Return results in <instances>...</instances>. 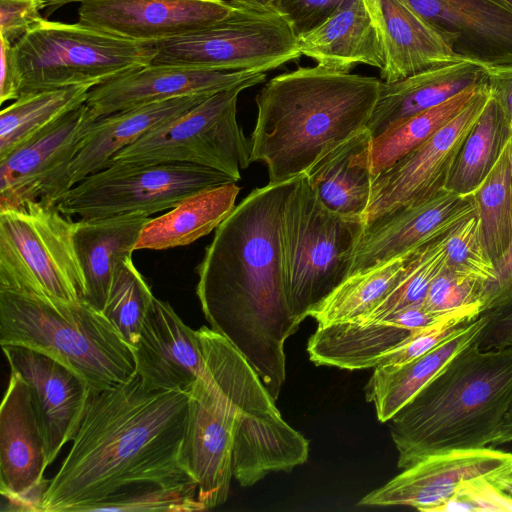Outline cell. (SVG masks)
<instances>
[{
    "instance_id": "30",
    "label": "cell",
    "mask_w": 512,
    "mask_h": 512,
    "mask_svg": "<svg viewBox=\"0 0 512 512\" xmlns=\"http://www.w3.org/2000/svg\"><path fill=\"white\" fill-rule=\"evenodd\" d=\"M371 141L367 128L323 155L304 174L329 210L363 220L374 181Z\"/></svg>"
},
{
    "instance_id": "6",
    "label": "cell",
    "mask_w": 512,
    "mask_h": 512,
    "mask_svg": "<svg viewBox=\"0 0 512 512\" xmlns=\"http://www.w3.org/2000/svg\"><path fill=\"white\" fill-rule=\"evenodd\" d=\"M204 373L235 407L233 477L243 487L267 474L290 471L307 461L309 442L281 416L275 400L244 355L225 337L196 330Z\"/></svg>"
},
{
    "instance_id": "18",
    "label": "cell",
    "mask_w": 512,
    "mask_h": 512,
    "mask_svg": "<svg viewBox=\"0 0 512 512\" xmlns=\"http://www.w3.org/2000/svg\"><path fill=\"white\" fill-rule=\"evenodd\" d=\"M46 443L27 383L15 371L0 407V492L14 510L37 511L49 481Z\"/></svg>"
},
{
    "instance_id": "46",
    "label": "cell",
    "mask_w": 512,
    "mask_h": 512,
    "mask_svg": "<svg viewBox=\"0 0 512 512\" xmlns=\"http://www.w3.org/2000/svg\"><path fill=\"white\" fill-rule=\"evenodd\" d=\"M487 322L477 342L481 349H503L512 347V306L482 313Z\"/></svg>"
},
{
    "instance_id": "52",
    "label": "cell",
    "mask_w": 512,
    "mask_h": 512,
    "mask_svg": "<svg viewBox=\"0 0 512 512\" xmlns=\"http://www.w3.org/2000/svg\"><path fill=\"white\" fill-rule=\"evenodd\" d=\"M512 4V0H508Z\"/></svg>"
},
{
    "instance_id": "21",
    "label": "cell",
    "mask_w": 512,
    "mask_h": 512,
    "mask_svg": "<svg viewBox=\"0 0 512 512\" xmlns=\"http://www.w3.org/2000/svg\"><path fill=\"white\" fill-rule=\"evenodd\" d=\"M258 78L266 72L149 64L94 86L85 104L99 118L176 97L213 95Z\"/></svg>"
},
{
    "instance_id": "43",
    "label": "cell",
    "mask_w": 512,
    "mask_h": 512,
    "mask_svg": "<svg viewBox=\"0 0 512 512\" xmlns=\"http://www.w3.org/2000/svg\"><path fill=\"white\" fill-rule=\"evenodd\" d=\"M345 0H275V11L301 35L322 24Z\"/></svg>"
},
{
    "instance_id": "19",
    "label": "cell",
    "mask_w": 512,
    "mask_h": 512,
    "mask_svg": "<svg viewBox=\"0 0 512 512\" xmlns=\"http://www.w3.org/2000/svg\"><path fill=\"white\" fill-rule=\"evenodd\" d=\"M11 371L27 383L50 465L74 438L90 394L88 383L59 361L21 346H2Z\"/></svg>"
},
{
    "instance_id": "38",
    "label": "cell",
    "mask_w": 512,
    "mask_h": 512,
    "mask_svg": "<svg viewBox=\"0 0 512 512\" xmlns=\"http://www.w3.org/2000/svg\"><path fill=\"white\" fill-rule=\"evenodd\" d=\"M154 298L132 257L118 263L102 312L133 349L137 346L144 319Z\"/></svg>"
},
{
    "instance_id": "17",
    "label": "cell",
    "mask_w": 512,
    "mask_h": 512,
    "mask_svg": "<svg viewBox=\"0 0 512 512\" xmlns=\"http://www.w3.org/2000/svg\"><path fill=\"white\" fill-rule=\"evenodd\" d=\"M78 22L143 44L181 37L245 9L226 0H81Z\"/></svg>"
},
{
    "instance_id": "26",
    "label": "cell",
    "mask_w": 512,
    "mask_h": 512,
    "mask_svg": "<svg viewBox=\"0 0 512 512\" xmlns=\"http://www.w3.org/2000/svg\"><path fill=\"white\" fill-rule=\"evenodd\" d=\"M210 96H181L97 118L70 164L67 175L68 190L86 176L104 169L123 148Z\"/></svg>"
},
{
    "instance_id": "27",
    "label": "cell",
    "mask_w": 512,
    "mask_h": 512,
    "mask_svg": "<svg viewBox=\"0 0 512 512\" xmlns=\"http://www.w3.org/2000/svg\"><path fill=\"white\" fill-rule=\"evenodd\" d=\"M371 1L384 46L383 82H396L463 60L454 54L438 31L403 0Z\"/></svg>"
},
{
    "instance_id": "4",
    "label": "cell",
    "mask_w": 512,
    "mask_h": 512,
    "mask_svg": "<svg viewBox=\"0 0 512 512\" xmlns=\"http://www.w3.org/2000/svg\"><path fill=\"white\" fill-rule=\"evenodd\" d=\"M512 404V347L462 349L388 422L404 469L434 454L490 446Z\"/></svg>"
},
{
    "instance_id": "53",
    "label": "cell",
    "mask_w": 512,
    "mask_h": 512,
    "mask_svg": "<svg viewBox=\"0 0 512 512\" xmlns=\"http://www.w3.org/2000/svg\"><path fill=\"white\" fill-rule=\"evenodd\" d=\"M510 493L512 494V490L510 491Z\"/></svg>"
},
{
    "instance_id": "37",
    "label": "cell",
    "mask_w": 512,
    "mask_h": 512,
    "mask_svg": "<svg viewBox=\"0 0 512 512\" xmlns=\"http://www.w3.org/2000/svg\"><path fill=\"white\" fill-rule=\"evenodd\" d=\"M511 135L502 113L490 97L458 153L445 189L463 196L475 190Z\"/></svg>"
},
{
    "instance_id": "16",
    "label": "cell",
    "mask_w": 512,
    "mask_h": 512,
    "mask_svg": "<svg viewBox=\"0 0 512 512\" xmlns=\"http://www.w3.org/2000/svg\"><path fill=\"white\" fill-rule=\"evenodd\" d=\"M235 407L204 373L190 390L182 464L197 484V498L206 509L223 504L233 477Z\"/></svg>"
},
{
    "instance_id": "44",
    "label": "cell",
    "mask_w": 512,
    "mask_h": 512,
    "mask_svg": "<svg viewBox=\"0 0 512 512\" xmlns=\"http://www.w3.org/2000/svg\"><path fill=\"white\" fill-rule=\"evenodd\" d=\"M42 0H0V37L12 45L40 24Z\"/></svg>"
},
{
    "instance_id": "42",
    "label": "cell",
    "mask_w": 512,
    "mask_h": 512,
    "mask_svg": "<svg viewBox=\"0 0 512 512\" xmlns=\"http://www.w3.org/2000/svg\"><path fill=\"white\" fill-rule=\"evenodd\" d=\"M484 287L483 283L456 274L444 266L431 282L422 304L433 313H445L474 304H482L483 307Z\"/></svg>"
},
{
    "instance_id": "51",
    "label": "cell",
    "mask_w": 512,
    "mask_h": 512,
    "mask_svg": "<svg viewBox=\"0 0 512 512\" xmlns=\"http://www.w3.org/2000/svg\"><path fill=\"white\" fill-rule=\"evenodd\" d=\"M46 7L52 8V11L71 2H80L81 0H42Z\"/></svg>"
},
{
    "instance_id": "11",
    "label": "cell",
    "mask_w": 512,
    "mask_h": 512,
    "mask_svg": "<svg viewBox=\"0 0 512 512\" xmlns=\"http://www.w3.org/2000/svg\"><path fill=\"white\" fill-rule=\"evenodd\" d=\"M236 182L227 174L184 163H111L66 191L56 204L68 218L96 220L173 208L204 189Z\"/></svg>"
},
{
    "instance_id": "13",
    "label": "cell",
    "mask_w": 512,
    "mask_h": 512,
    "mask_svg": "<svg viewBox=\"0 0 512 512\" xmlns=\"http://www.w3.org/2000/svg\"><path fill=\"white\" fill-rule=\"evenodd\" d=\"M512 490V453L487 446L427 456L365 495L361 506L443 512L454 500Z\"/></svg>"
},
{
    "instance_id": "25",
    "label": "cell",
    "mask_w": 512,
    "mask_h": 512,
    "mask_svg": "<svg viewBox=\"0 0 512 512\" xmlns=\"http://www.w3.org/2000/svg\"><path fill=\"white\" fill-rule=\"evenodd\" d=\"M298 49L317 65L350 72L358 64L385 67L381 31L371 0H345L327 20L297 36Z\"/></svg>"
},
{
    "instance_id": "29",
    "label": "cell",
    "mask_w": 512,
    "mask_h": 512,
    "mask_svg": "<svg viewBox=\"0 0 512 512\" xmlns=\"http://www.w3.org/2000/svg\"><path fill=\"white\" fill-rule=\"evenodd\" d=\"M483 84H487L485 66L469 60L436 66L392 83L382 81L367 128L374 138L401 119Z\"/></svg>"
},
{
    "instance_id": "5",
    "label": "cell",
    "mask_w": 512,
    "mask_h": 512,
    "mask_svg": "<svg viewBox=\"0 0 512 512\" xmlns=\"http://www.w3.org/2000/svg\"><path fill=\"white\" fill-rule=\"evenodd\" d=\"M0 344L43 353L67 366L90 391L130 382L136 376L134 349L86 301L61 303L0 287Z\"/></svg>"
},
{
    "instance_id": "7",
    "label": "cell",
    "mask_w": 512,
    "mask_h": 512,
    "mask_svg": "<svg viewBox=\"0 0 512 512\" xmlns=\"http://www.w3.org/2000/svg\"><path fill=\"white\" fill-rule=\"evenodd\" d=\"M365 225L358 217L329 210L306 176L284 202L281 245L291 311L302 322L351 273Z\"/></svg>"
},
{
    "instance_id": "45",
    "label": "cell",
    "mask_w": 512,
    "mask_h": 512,
    "mask_svg": "<svg viewBox=\"0 0 512 512\" xmlns=\"http://www.w3.org/2000/svg\"><path fill=\"white\" fill-rule=\"evenodd\" d=\"M494 265L496 275L484 288L482 313L512 306V242Z\"/></svg>"
},
{
    "instance_id": "28",
    "label": "cell",
    "mask_w": 512,
    "mask_h": 512,
    "mask_svg": "<svg viewBox=\"0 0 512 512\" xmlns=\"http://www.w3.org/2000/svg\"><path fill=\"white\" fill-rule=\"evenodd\" d=\"M149 220L145 214L129 213L74 222V246L85 280L84 301L97 310H104L116 266L132 257Z\"/></svg>"
},
{
    "instance_id": "49",
    "label": "cell",
    "mask_w": 512,
    "mask_h": 512,
    "mask_svg": "<svg viewBox=\"0 0 512 512\" xmlns=\"http://www.w3.org/2000/svg\"><path fill=\"white\" fill-rule=\"evenodd\" d=\"M512 441V404L501 423L497 435L490 446H498Z\"/></svg>"
},
{
    "instance_id": "35",
    "label": "cell",
    "mask_w": 512,
    "mask_h": 512,
    "mask_svg": "<svg viewBox=\"0 0 512 512\" xmlns=\"http://www.w3.org/2000/svg\"><path fill=\"white\" fill-rule=\"evenodd\" d=\"M465 196L475 205L483 245L495 262L512 242V135L485 179Z\"/></svg>"
},
{
    "instance_id": "33",
    "label": "cell",
    "mask_w": 512,
    "mask_h": 512,
    "mask_svg": "<svg viewBox=\"0 0 512 512\" xmlns=\"http://www.w3.org/2000/svg\"><path fill=\"white\" fill-rule=\"evenodd\" d=\"M420 248L349 275L310 311L309 316L318 325L365 318L396 286L410 259Z\"/></svg>"
},
{
    "instance_id": "12",
    "label": "cell",
    "mask_w": 512,
    "mask_h": 512,
    "mask_svg": "<svg viewBox=\"0 0 512 512\" xmlns=\"http://www.w3.org/2000/svg\"><path fill=\"white\" fill-rule=\"evenodd\" d=\"M151 64L267 72L301 57L297 35L277 12L243 9L193 33L155 43Z\"/></svg>"
},
{
    "instance_id": "41",
    "label": "cell",
    "mask_w": 512,
    "mask_h": 512,
    "mask_svg": "<svg viewBox=\"0 0 512 512\" xmlns=\"http://www.w3.org/2000/svg\"><path fill=\"white\" fill-rule=\"evenodd\" d=\"M445 267L485 286L495 279V265L483 245L476 213L447 233Z\"/></svg>"
},
{
    "instance_id": "9",
    "label": "cell",
    "mask_w": 512,
    "mask_h": 512,
    "mask_svg": "<svg viewBox=\"0 0 512 512\" xmlns=\"http://www.w3.org/2000/svg\"><path fill=\"white\" fill-rule=\"evenodd\" d=\"M73 231L74 222L56 205L27 201L0 208V287L53 302L83 301L85 280Z\"/></svg>"
},
{
    "instance_id": "23",
    "label": "cell",
    "mask_w": 512,
    "mask_h": 512,
    "mask_svg": "<svg viewBox=\"0 0 512 512\" xmlns=\"http://www.w3.org/2000/svg\"><path fill=\"white\" fill-rule=\"evenodd\" d=\"M451 311L433 313L418 304L371 322L318 325L308 341L307 351L317 365L347 370L375 368L413 331L442 319Z\"/></svg>"
},
{
    "instance_id": "34",
    "label": "cell",
    "mask_w": 512,
    "mask_h": 512,
    "mask_svg": "<svg viewBox=\"0 0 512 512\" xmlns=\"http://www.w3.org/2000/svg\"><path fill=\"white\" fill-rule=\"evenodd\" d=\"M91 84L21 94L0 113V159L86 103Z\"/></svg>"
},
{
    "instance_id": "15",
    "label": "cell",
    "mask_w": 512,
    "mask_h": 512,
    "mask_svg": "<svg viewBox=\"0 0 512 512\" xmlns=\"http://www.w3.org/2000/svg\"><path fill=\"white\" fill-rule=\"evenodd\" d=\"M97 117L83 104L0 159V208L27 201L56 205L71 162Z\"/></svg>"
},
{
    "instance_id": "8",
    "label": "cell",
    "mask_w": 512,
    "mask_h": 512,
    "mask_svg": "<svg viewBox=\"0 0 512 512\" xmlns=\"http://www.w3.org/2000/svg\"><path fill=\"white\" fill-rule=\"evenodd\" d=\"M156 52L154 44L134 42L79 22L46 19L12 45L21 94L81 84L97 86L151 64Z\"/></svg>"
},
{
    "instance_id": "14",
    "label": "cell",
    "mask_w": 512,
    "mask_h": 512,
    "mask_svg": "<svg viewBox=\"0 0 512 512\" xmlns=\"http://www.w3.org/2000/svg\"><path fill=\"white\" fill-rule=\"evenodd\" d=\"M490 97L485 84L455 118L375 177L365 227L445 189L458 153Z\"/></svg>"
},
{
    "instance_id": "36",
    "label": "cell",
    "mask_w": 512,
    "mask_h": 512,
    "mask_svg": "<svg viewBox=\"0 0 512 512\" xmlns=\"http://www.w3.org/2000/svg\"><path fill=\"white\" fill-rule=\"evenodd\" d=\"M484 85L468 88L435 107L401 119L372 138L370 158L374 179L455 118Z\"/></svg>"
},
{
    "instance_id": "2",
    "label": "cell",
    "mask_w": 512,
    "mask_h": 512,
    "mask_svg": "<svg viewBox=\"0 0 512 512\" xmlns=\"http://www.w3.org/2000/svg\"><path fill=\"white\" fill-rule=\"evenodd\" d=\"M189 397L190 391L151 390L137 374L124 385L90 391L39 512H87L132 486L194 481L182 464Z\"/></svg>"
},
{
    "instance_id": "47",
    "label": "cell",
    "mask_w": 512,
    "mask_h": 512,
    "mask_svg": "<svg viewBox=\"0 0 512 512\" xmlns=\"http://www.w3.org/2000/svg\"><path fill=\"white\" fill-rule=\"evenodd\" d=\"M487 87L512 134V64L485 66Z\"/></svg>"
},
{
    "instance_id": "31",
    "label": "cell",
    "mask_w": 512,
    "mask_h": 512,
    "mask_svg": "<svg viewBox=\"0 0 512 512\" xmlns=\"http://www.w3.org/2000/svg\"><path fill=\"white\" fill-rule=\"evenodd\" d=\"M487 322L484 314L423 355L400 365L374 368L366 399L374 404L380 422H388L462 349L475 341Z\"/></svg>"
},
{
    "instance_id": "20",
    "label": "cell",
    "mask_w": 512,
    "mask_h": 512,
    "mask_svg": "<svg viewBox=\"0 0 512 512\" xmlns=\"http://www.w3.org/2000/svg\"><path fill=\"white\" fill-rule=\"evenodd\" d=\"M443 37L454 54L484 66L512 64L508 0H403Z\"/></svg>"
},
{
    "instance_id": "3",
    "label": "cell",
    "mask_w": 512,
    "mask_h": 512,
    "mask_svg": "<svg viewBox=\"0 0 512 512\" xmlns=\"http://www.w3.org/2000/svg\"><path fill=\"white\" fill-rule=\"evenodd\" d=\"M382 80L321 67L280 74L257 94L251 162L269 183L305 174L326 153L367 129Z\"/></svg>"
},
{
    "instance_id": "22",
    "label": "cell",
    "mask_w": 512,
    "mask_h": 512,
    "mask_svg": "<svg viewBox=\"0 0 512 512\" xmlns=\"http://www.w3.org/2000/svg\"><path fill=\"white\" fill-rule=\"evenodd\" d=\"M476 213L468 196L444 189L433 197L383 216L365 227L351 274L422 247Z\"/></svg>"
},
{
    "instance_id": "32",
    "label": "cell",
    "mask_w": 512,
    "mask_h": 512,
    "mask_svg": "<svg viewBox=\"0 0 512 512\" xmlns=\"http://www.w3.org/2000/svg\"><path fill=\"white\" fill-rule=\"evenodd\" d=\"M236 182L196 192L143 227L135 250L186 246L215 230L235 208Z\"/></svg>"
},
{
    "instance_id": "50",
    "label": "cell",
    "mask_w": 512,
    "mask_h": 512,
    "mask_svg": "<svg viewBox=\"0 0 512 512\" xmlns=\"http://www.w3.org/2000/svg\"><path fill=\"white\" fill-rule=\"evenodd\" d=\"M231 2L260 12H276L274 9L275 0H230Z\"/></svg>"
},
{
    "instance_id": "10",
    "label": "cell",
    "mask_w": 512,
    "mask_h": 512,
    "mask_svg": "<svg viewBox=\"0 0 512 512\" xmlns=\"http://www.w3.org/2000/svg\"><path fill=\"white\" fill-rule=\"evenodd\" d=\"M265 78L215 93L123 148L111 163H184L223 172L236 182L251 163V147L237 121L239 94ZM106 166V167H107Z\"/></svg>"
},
{
    "instance_id": "40",
    "label": "cell",
    "mask_w": 512,
    "mask_h": 512,
    "mask_svg": "<svg viewBox=\"0 0 512 512\" xmlns=\"http://www.w3.org/2000/svg\"><path fill=\"white\" fill-rule=\"evenodd\" d=\"M205 506L197 498L194 481L173 486L141 484L126 488L112 497L91 506L96 511H201Z\"/></svg>"
},
{
    "instance_id": "24",
    "label": "cell",
    "mask_w": 512,
    "mask_h": 512,
    "mask_svg": "<svg viewBox=\"0 0 512 512\" xmlns=\"http://www.w3.org/2000/svg\"><path fill=\"white\" fill-rule=\"evenodd\" d=\"M136 374L151 390L190 391L204 375L196 330L163 300L154 298L134 349Z\"/></svg>"
},
{
    "instance_id": "39",
    "label": "cell",
    "mask_w": 512,
    "mask_h": 512,
    "mask_svg": "<svg viewBox=\"0 0 512 512\" xmlns=\"http://www.w3.org/2000/svg\"><path fill=\"white\" fill-rule=\"evenodd\" d=\"M446 239L447 234L421 247L392 291L370 314L355 322L379 320L422 304L431 282L445 266Z\"/></svg>"
},
{
    "instance_id": "1",
    "label": "cell",
    "mask_w": 512,
    "mask_h": 512,
    "mask_svg": "<svg viewBox=\"0 0 512 512\" xmlns=\"http://www.w3.org/2000/svg\"><path fill=\"white\" fill-rule=\"evenodd\" d=\"M298 177L249 193L215 229L196 267V295L215 332L248 360L276 401L284 344L299 328L287 296L281 216Z\"/></svg>"
},
{
    "instance_id": "48",
    "label": "cell",
    "mask_w": 512,
    "mask_h": 512,
    "mask_svg": "<svg viewBox=\"0 0 512 512\" xmlns=\"http://www.w3.org/2000/svg\"><path fill=\"white\" fill-rule=\"evenodd\" d=\"M1 49V78H0V103L8 100H16L20 94V81L13 60L12 44L0 37Z\"/></svg>"
}]
</instances>
